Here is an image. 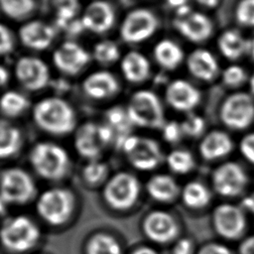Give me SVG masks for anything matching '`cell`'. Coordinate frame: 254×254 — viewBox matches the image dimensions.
Masks as SVG:
<instances>
[{"label": "cell", "instance_id": "1", "mask_svg": "<svg viewBox=\"0 0 254 254\" xmlns=\"http://www.w3.org/2000/svg\"><path fill=\"white\" fill-rule=\"evenodd\" d=\"M33 120L44 132L55 136L71 133L76 126L73 107L64 99L57 96L45 97L33 107Z\"/></svg>", "mask_w": 254, "mask_h": 254}, {"label": "cell", "instance_id": "2", "mask_svg": "<svg viewBox=\"0 0 254 254\" xmlns=\"http://www.w3.org/2000/svg\"><path fill=\"white\" fill-rule=\"evenodd\" d=\"M30 164L38 176L48 181L64 179L70 169L67 151L59 144L50 141L34 145L29 154Z\"/></svg>", "mask_w": 254, "mask_h": 254}, {"label": "cell", "instance_id": "3", "mask_svg": "<svg viewBox=\"0 0 254 254\" xmlns=\"http://www.w3.org/2000/svg\"><path fill=\"white\" fill-rule=\"evenodd\" d=\"M126 110L136 127L161 129L166 122L160 98L149 89H140L134 92L127 103Z\"/></svg>", "mask_w": 254, "mask_h": 254}, {"label": "cell", "instance_id": "4", "mask_svg": "<svg viewBox=\"0 0 254 254\" xmlns=\"http://www.w3.org/2000/svg\"><path fill=\"white\" fill-rule=\"evenodd\" d=\"M74 204V195L70 190L56 187L48 189L40 194L36 202V210L48 224L61 226L70 218Z\"/></svg>", "mask_w": 254, "mask_h": 254}, {"label": "cell", "instance_id": "5", "mask_svg": "<svg viewBox=\"0 0 254 254\" xmlns=\"http://www.w3.org/2000/svg\"><path fill=\"white\" fill-rule=\"evenodd\" d=\"M141 185L136 176L129 172H118L110 177L102 190L105 203L114 210L132 208L140 195Z\"/></svg>", "mask_w": 254, "mask_h": 254}, {"label": "cell", "instance_id": "6", "mask_svg": "<svg viewBox=\"0 0 254 254\" xmlns=\"http://www.w3.org/2000/svg\"><path fill=\"white\" fill-rule=\"evenodd\" d=\"M41 231L38 225L26 215L7 218L0 229V240L4 247L15 252H25L39 241Z\"/></svg>", "mask_w": 254, "mask_h": 254}, {"label": "cell", "instance_id": "7", "mask_svg": "<svg viewBox=\"0 0 254 254\" xmlns=\"http://www.w3.org/2000/svg\"><path fill=\"white\" fill-rule=\"evenodd\" d=\"M114 142L112 131L104 124L85 122L75 131L73 145L79 156L87 161L100 159L104 150Z\"/></svg>", "mask_w": 254, "mask_h": 254}, {"label": "cell", "instance_id": "8", "mask_svg": "<svg viewBox=\"0 0 254 254\" xmlns=\"http://www.w3.org/2000/svg\"><path fill=\"white\" fill-rule=\"evenodd\" d=\"M118 147L126 156L129 164L139 171H152L163 160V152L159 143L149 137L131 134Z\"/></svg>", "mask_w": 254, "mask_h": 254}, {"label": "cell", "instance_id": "9", "mask_svg": "<svg viewBox=\"0 0 254 254\" xmlns=\"http://www.w3.org/2000/svg\"><path fill=\"white\" fill-rule=\"evenodd\" d=\"M160 27L158 16L148 8H135L123 18L119 34L127 44H140L152 38Z\"/></svg>", "mask_w": 254, "mask_h": 254}, {"label": "cell", "instance_id": "10", "mask_svg": "<svg viewBox=\"0 0 254 254\" xmlns=\"http://www.w3.org/2000/svg\"><path fill=\"white\" fill-rule=\"evenodd\" d=\"M32 177L17 167L7 168L0 174V196L8 204H25L36 194Z\"/></svg>", "mask_w": 254, "mask_h": 254}, {"label": "cell", "instance_id": "11", "mask_svg": "<svg viewBox=\"0 0 254 254\" xmlns=\"http://www.w3.org/2000/svg\"><path fill=\"white\" fill-rule=\"evenodd\" d=\"M173 27L188 42L202 44L214 35L215 24L204 11L190 9L175 15Z\"/></svg>", "mask_w": 254, "mask_h": 254}, {"label": "cell", "instance_id": "12", "mask_svg": "<svg viewBox=\"0 0 254 254\" xmlns=\"http://www.w3.org/2000/svg\"><path fill=\"white\" fill-rule=\"evenodd\" d=\"M222 123L233 130H242L254 120V100L245 92H235L227 96L220 106Z\"/></svg>", "mask_w": 254, "mask_h": 254}, {"label": "cell", "instance_id": "13", "mask_svg": "<svg viewBox=\"0 0 254 254\" xmlns=\"http://www.w3.org/2000/svg\"><path fill=\"white\" fill-rule=\"evenodd\" d=\"M15 75L19 83L30 91L41 90L50 81L48 64L42 59L33 56L21 57L16 62Z\"/></svg>", "mask_w": 254, "mask_h": 254}, {"label": "cell", "instance_id": "14", "mask_svg": "<svg viewBox=\"0 0 254 254\" xmlns=\"http://www.w3.org/2000/svg\"><path fill=\"white\" fill-rule=\"evenodd\" d=\"M211 181L218 194L236 196L245 190L248 177L240 165L235 162H226L213 171Z\"/></svg>", "mask_w": 254, "mask_h": 254}, {"label": "cell", "instance_id": "15", "mask_svg": "<svg viewBox=\"0 0 254 254\" xmlns=\"http://www.w3.org/2000/svg\"><path fill=\"white\" fill-rule=\"evenodd\" d=\"M212 224L221 237L236 239L246 228V217L243 210L230 203L217 205L212 213Z\"/></svg>", "mask_w": 254, "mask_h": 254}, {"label": "cell", "instance_id": "16", "mask_svg": "<svg viewBox=\"0 0 254 254\" xmlns=\"http://www.w3.org/2000/svg\"><path fill=\"white\" fill-rule=\"evenodd\" d=\"M90 54L78 43L65 41L53 53V63L63 73L75 75L90 62Z\"/></svg>", "mask_w": 254, "mask_h": 254}, {"label": "cell", "instance_id": "17", "mask_svg": "<svg viewBox=\"0 0 254 254\" xmlns=\"http://www.w3.org/2000/svg\"><path fill=\"white\" fill-rule=\"evenodd\" d=\"M144 234L157 243H168L179 233V225L172 214L165 210L149 212L142 223Z\"/></svg>", "mask_w": 254, "mask_h": 254}, {"label": "cell", "instance_id": "18", "mask_svg": "<svg viewBox=\"0 0 254 254\" xmlns=\"http://www.w3.org/2000/svg\"><path fill=\"white\" fill-rule=\"evenodd\" d=\"M115 19L113 7L105 0L90 2L80 15V21L84 30L98 35L108 32L113 27Z\"/></svg>", "mask_w": 254, "mask_h": 254}, {"label": "cell", "instance_id": "19", "mask_svg": "<svg viewBox=\"0 0 254 254\" xmlns=\"http://www.w3.org/2000/svg\"><path fill=\"white\" fill-rule=\"evenodd\" d=\"M21 43L28 49L44 51L55 41L56 28L41 20H31L23 24L18 32Z\"/></svg>", "mask_w": 254, "mask_h": 254}, {"label": "cell", "instance_id": "20", "mask_svg": "<svg viewBox=\"0 0 254 254\" xmlns=\"http://www.w3.org/2000/svg\"><path fill=\"white\" fill-rule=\"evenodd\" d=\"M165 98L167 103L175 110L189 112L199 103L200 92L188 80L178 78L168 84Z\"/></svg>", "mask_w": 254, "mask_h": 254}, {"label": "cell", "instance_id": "21", "mask_svg": "<svg viewBox=\"0 0 254 254\" xmlns=\"http://www.w3.org/2000/svg\"><path fill=\"white\" fill-rule=\"evenodd\" d=\"M82 90L89 98L102 100L110 98L119 90L116 76L108 70H96L89 73L82 80Z\"/></svg>", "mask_w": 254, "mask_h": 254}, {"label": "cell", "instance_id": "22", "mask_svg": "<svg viewBox=\"0 0 254 254\" xmlns=\"http://www.w3.org/2000/svg\"><path fill=\"white\" fill-rule=\"evenodd\" d=\"M190 73L202 81H211L219 72L217 59L208 49L196 48L186 58Z\"/></svg>", "mask_w": 254, "mask_h": 254}, {"label": "cell", "instance_id": "23", "mask_svg": "<svg viewBox=\"0 0 254 254\" xmlns=\"http://www.w3.org/2000/svg\"><path fill=\"white\" fill-rule=\"evenodd\" d=\"M216 47L225 59L236 61L248 54L249 39L239 30L228 28L219 33L216 38Z\"/></svg>", "mask_w": 254, "mask_h": 254}, {"label": "cell", "instance_id": "24", "mask_svg": "<svg viewBox=\"0 0 254 254\" xmlns=\"http://www.w3.org/2000/svg\"><path fill=\"white\" fill-rule=\"evenodd\" d=\"M120 69L127 81L140 83L150 76L151 64L144 54L138 51H130L121 58Z\"/></svg>", "mask_w": 254, "mask_h": 254}, {"label": "cell", "instance_id": "25", "mask_svg": "<svg viewBox=\"0 0 254 254\" xmlns=\"http://www.w3.org/2000/svg\"><path fill=\"white\" fill-rule=\"evenodd\" d=\"M232 148L233 143L227 133L220 130H213L202 138L198 150L204 160L213 161L228 155Z\"/></svg>", "mask_w": 254, "mask_h": 254}, {"label": "cell", "instance_id": "26", "mask_svg": "<svg viewBox=\"0 0 254 254\" xmlns=\"http://www.w3.org/2000/svg\"><path fill=\"white\" fill-rule=\"evenodd\" d=\"M156 63L167 70L179 67L186 59L183 48L174 40L162 39L153 48Z\"/></svg>", "mask_w": 254, "mask_h": 254}, {"label": "cell", "instance_id": "27", "mask_svg": "<svg viewBox=\"0 0 254 254\" xmlns=\"http://www.w3.org/2000/svg\"><path fill=\"white\" fill-rule=\"evenodd\" d=\"M146 190L153 199L160 202H171L180 191L176 180L166 174L152 176L146 184Z\"/></svg>", "mask_w": 254, "mask_h": 254}, {"label": "cell", "instance_id": "28", "mask_svg": "<svg viewBox=\"0 0 254 254\" xmlns=\"http://www.w3.org/2000/svg\"><path fill=\"white\" fill-rule=\"evenodd\" d=\"M104 124L112 131L114 135V143H116L117 146H119L126 137L131 135L132 128L135 127L126 108L118 105L109 108L105 112Z\"/></svg>", "mask_w": 254, "mask_h": 254}, {"label": "cell", "instance_id": "29", "mask_svg": "<svg viewBox=\"0 0 254 254\" xmlns=\"http://www.w3.org/2000/svg\"><path fill=\"white\" fill-rule=\"evenodd\" d=\"M22 145L21 130L9 120L0 118V159H8L17 155Z\"/></svg>", "mask_w": 254, "mask_h": 254}, {"label": "cell", "instance_id": "30", "mask_svg": "<svg viewBox=\"0 0 254 254\" xmlns=\"http://www.w3.org/2000/svg\"><path fill=\"white\" fill-rule=\"evenodd\" d=\"M52 8L55 13L56 26L64 31H67L75 22L78 21L79 0H51Z\"/></svg>", "mask_w": 254, "mask_h": 254}, {"label": "cell", "instance_id": "31", "mask_svg": "<svg viewBox=\"0 0 254 254\" xmlns=\"http://www.w3.org/2000/svg\"><path fill=\"white\" fill-rule=\"evenodd\" d=\"M210 197L211 195L207 188L199 182L188 183L182 191L184 203L192 209L205 207L209 203Z\"/></svg>", "mask_w": 254, "mask_h": 254}, {"label": "cell", "instance_id": "32", "mask_svg": "<svg viewBox=\"0 0 254 254\" xmlns=\"http://www.w3.org/2000/svg\"><path fill=\"white\" fill-rule=\"evenodd\" d=\"M30 106L27 96L16 90H8L0 96V111L8 117H17Z\"/></svg>", "mask_w": 254, "mask_h": 254}, {"label": "cell", "instance_id": "33", "mask_svg": "<svg viewBox=\"0 0 254 254\" xmlns=\"http://www.w3.org/2000/svg\"><path fill=\"white\" fill-rule=\"evenodd\" d=\"M86 254H122L120 244L110 234L98 232L86 244Z\"/></svg>", "mask_w": 254, "mask_h": 254}, {"label": "cell", "instance_id": "34", "mask_svg": "<svg viewBox=\"0 0 254 254\" xmlns=\"http://www.w3.org/2000/svg\"><path fill=\"white\" fill-rule=\"evenodd\" d=\"M93 59L102 65H109L120 59V49L112 40H101L97 42L92 51Z\"/></svg>", "mask_w": 254, "mask_h": 254}, {"label": "cell", "instance_id": "35", "mask_svg": "<svg viewBox=\"0 0 254 254\" xmlns=\"http://www.w3.org/2000/svg\"><path fill=\"white\" fill-rule=\"evenodd\" d=\"M35 7V0H0L1 11L13 20L27 18L32 14Z\"/></svg>", "mask_w": 254, "mask_h": 254}, {"label": "cell", "instance_id": "36", "mask_svg": "<svg viewBox=\"0 0 254 254\" xmlns=\"http://www.w3.org/2000/svg\"><path fill=\"white\" fill-rule=\"evenodd\" d=\"M167 165L172 172L184 175L193 169L194 159L189 151L175 149L169 153L167 157Z\"/></svg>", "mask_w": 254, "mask_h": 254}, {"label": "cell", "instance_id": "37", "mask_svg": "<svg viewBox=\"0 0 254 254\" xmlns=\"http://www.w3.org/2000/svg\"><path fill=\"white\" fill-rule=\"evenodd\" d=\"M108 170L107 164L100 161V159L90 160L82 169V178L89 186H96L107 178Z\"/></svg>", "mask_w": 254, "mask_h": 254}, {"label": "cell", "instance_id": "38", "mask_svg": "<svg viewBox=\"0 0 254 254\" xmlns=\"http://www.w3.org/2000/svg\"><path fill=\"white\" fill-rule=\"evenodd\" d=\"M236 24L243 28H254V0H238L233 8Z\"/></svg>", "mask_w": 254, "mask_h": 254}, {"label": "cell", "instance_id": "39", "mask_svg": "<svg viewBox=\"0 0 254 254\" xmlns=\"http://www.w3.org/2000/svg\"><path fill=\"white\" fill-rule=\"evenodd\" d=\"M181 124L184 131V135L192 138L200 136L205 130L204 119L201 116L194 113H189V115Z\"/></svg>", "mask_w": 254, "mask_h": 254}, {"label": "cell", "instance_id": "40", "mask_svg": "<svg viewBox=\"0 0 254 254\" xmlns=\"http://www.w3.org/2000/svg\"><path fill=\"white\" fill-rule=\"evenodd\" d=\"M247 79L245 69L239 64H230L222 71V81L230 87H237Z\"/></svg>", "mask_w": 254, "mask_h": 254}, {"label": "cell", "instance_id": "41", "mask_svg": "<svg viewBox=\"0 0 254 254\" xmlns=\"http://www.w3.org/2000/svg\"><path fill=\"white\" fill-rule=\"evenodd\" d=\"M161 129L164 139L172 144L178 143L184 136L182 124L178 121H166Z\"/></svg>", "mask_w": 254, "mask_h": 254}, {"label": "cell", "instance_id": "42", "mask_svg": "<svg viewBox=\"0 0 254 254\" xmlns=\"http://www.w3.org/2000/svg\"><path fill=\"white\" fill-rule=\"evenodd\" d=\"M15 40L10 29L0 23V56L9 55L13 52Z\"/></svg>", "mask_w": 254, "mask_h": 254}, {"label": "cell", "instance_id": "43", "mask_svg": "<svg viewBox=\"0 0 254 254\" xmlns=\"http://www.w3.org/2000/svg\"><path fill=\"white\" fill-rule=\"evenodd\" d=\"M240 152L242 156L254 164V133H249L245 135L240 141Z\"/></svg>", "mask_w": 254, "mask_h": 254}, {"label": "cell", "instance_id": "44", "mask_svg": "<svg viewBox=\"0 0 254 254\" xmlns=\"http://www.w3.org/2000/svg\"><path fill=\"white\" fill-rule=\"evenodd\" d=\"M197 254H231V252L220 243H207L199 249Z\"/></svg>", "mask_w": 254, "mask_h": 254}, {"label": "cell", "instance_id": "45", "mask_svg": "<svg viewBox=\"0 0 254 254\" xmlns=\"http://www.w3.org/2000/svg\"><path fill=\"white\" fill-rule=\"evenodd\" d=\"M193 244L188 238H182L177 241L173 248V254H192Z\"/></svg>", "mask_w": 254, "mask_h": 254}, {"label": "cell", "instance_id": "46", "mask_svg": "<svg viewBox=\"0 0 254 254\" xmlns=\"http://www.w3.org/2000/svg\"><path fill=\"white\" fill-rule=\"evenodd\" d=\"M166 1L168 6L175 11V15L184 13L191 9L190 5V0H166Z\"/></svg>", "mask_w": 254, "mask_h": 254}, {"label": "cell", "instance_id": "47", "mask_svg": "<svg viewBox=\"0 0 254 254\" xmlns=\"http://www.w3.org/2000/svg\"><path fill=\"white\" fill-rule=\"evenodd\" d=\"M203 11L214 10L219 7L222 0H193Z\"/></svg>", "mask_w": 254, "mask_h": 254}, {"label": "cell", "instance_id": "48", "mask_svg": "<svg viewBox=\"0 0 254 254\" xmlns=\"http://www.w3.org/2000/svg\"><path fill=\"white\" fill-rule=\"evenodd\" d=\"M242 254H254V237L246 240L241 247Z\"/></svg>", "mask_w": 254, "mask_h": 254}, {"label": "cell", "instance_id": "49", "mask_svg": "<svg viewBox=\"0 0 254 254\" xmlns=\"http://www.w3.org/2000/svg\"><path fill=\"white\" fill-rule=\"evenodd\" d=\"M8 80H9V71L4 65L0 64V87L4 86L8 82Z\"/></svg>", "mask_w": 254, "mask_h": 254}, {"label": "cell", "instance_id": "50", "mask_svg": "<svg viewBox=\"0 0 254 254\" xmlns=\"http://www.w3.org/2000/svg\"><path fill=\"white\" fill-rule=\"evenodd\" d=\"M133 254H158L156 250H154L151 247L148 246H143L140 248H137Z\"/></svg>", "mask_w": 254, "mask_h": 254}, {"label": "cell", "instance_id": "51", "mask_svg": "<svg viewBox=\"0 0 254 254\" xmlns=\"http://www.w3.org/2000/svg\"><path fill=\"white\" fill-rule=\"evenodd\" d=\"M244 204L247 209L254 210V198H246L244 200Z\"/></svg>", "mask_w": 254, "mask_h": 254}, {"label": "cell", "instance_id": "52", "mask_svg": "<svg viewBox=\"0 0 254 254\" xmlns=\"http://www.w3.org/2000/svg\"><path fill=\"white\" fill-rule=\"evenodd\" d=\"M248 54L251 56V58L254 60V36L249 39V50Z\"/></svg>", "mask_w": 254, "mask_h": 254}, {"label": "cell", "instance_id": "53", "mask_svg": "<svg viewBox=\"0 0 254 254\" xmlns=\"http://www.w3.org/2000/svg\"><path fill=\"white\" fill-rule=\"evenodd\" d=\"M7 204H8V203L0 196V215H2V214L6 211Z\"/></svg>", "mask_w": 254, "mask_h": 254}, {"label": "cell", "instance_id": "54", "mask_svg": "<svg viewBox=\"0 0 254 254\" xmlns=\"http://www.w3.org/2000/svg\"><path fill=\"white\" fill-rule=\"evenodd\" d=\"M249 86H250L251 92L254 94V72L252 73V75L249 78Z\"/></svg>", "mask_w": 254, "mask_h": 254}]
</instances>
